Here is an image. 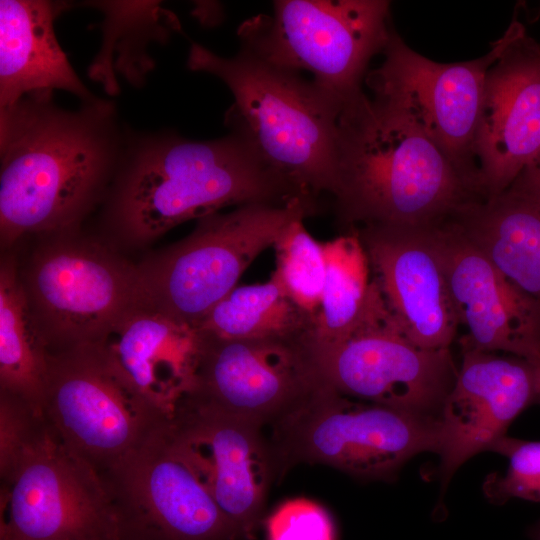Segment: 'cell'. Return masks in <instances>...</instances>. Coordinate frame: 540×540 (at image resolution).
I'll return each mask as SVG.
<instances>
[{"label":"cell","mask_w":540,"mask_h":540,"mask_svg":"<svg viewBox=\"0 0 540 540\" xmlns=\"http://www.w3.org/2000/svg\"><path fill=\"white\" fill-rule=\"evenodd\" d=\"M126 131L106 99L59 106L54 92L0 108V242L72 231L113 180Z\"/></svg>","instance_id":"1"},{"label":"cell","mask_w":540,"mask_h":540,"mask_svg":"<svg viewBox=\"0 0 540 540\" xmlns=\"http://www.w3.org/2000/svg\"><path fill=\"white\" fill-rule=\"evenodd\" d=\"M304 197L267 168L237 135L188 139L177 132L126 131L106 218L130 244L229 206H285Z\"/></svg>","instance_id":"2"},{"label":"cell","mask_w":540,"mask_h":540,"mask_svg":"<svg viewBox=\"0 0 540 540\" xmlns=\"http://www.w3.org/2000/svg\"><path fill=\"white\" fill-rule=\"evenodd\" d=\"M332 197L344 231L373 225L434 228L486 199L478 182L421 131L364 92L339 114Z\"/></svg>","instance_id":"3"},{"label":"cell","mask_w":540,"mask_h":540,"mask_svg":"<svg viewBox=\"0 0 540 540\" xmlns=\"http://www.w3.org/2000/svg\"><path fill=\"white\" fill-rule=\"evenodd\" d=\"M187 67L230 89L234 100L225 125L267 168L306 198L319 202L323 194L332 196L341 103L310 79L241 49L227 58L193 43Z\"/></svg>","instance_id":"4"},{"label":"cell","mask_w":540,"mask_h":540,"mask_svg":"<svg viewBox=\"0 0 540 540\" xmlns=\"http://www.w3.org/2000/svg\"><path fill=\"white\" fill-rule=\"evenodd\" d=\"M385 0H278L270 15L245 20L241 50L300 74L344 106L362 90L370 60L392 29Z\"/></svg>","instance_id":"5"},{"label":"cell","mask_w":540,"mask_h":540,"mask_svg":"<svg viewBox=\"0 0 540 540\" xmlns=\"http://www.w3.org/2000/svg\"><path fill=\"white\" fill-rule=\"evenodd\" d=\"M318 208L251 204L197 220L188 236L137 266L143 304L196 328L291 222Z\"/></svg>","instance_id":"6"},{"label":"cell","mask_w":540,"mask_h":540,"mask_svg":"<svg viewBox=\"0 0 540 540\" xmlns=\"http://www.w3.org/2000/svg\"><path fill=\"white\" fill-rule=\"evenodd\" d=\"M276 477L296 463L331 466L364 479H391L413 456L440 454L438 416L356 401L321 387L272 426Z\"/></svg>","instance_id":"7"},{"label":"cell","mask_w":540,"mask_h":540,"mask_svg":"<svg viewBox=\"0 0 540 540\" xmlns=\"http://www.w3.org/2000/svg\"><path fill=\"white\" fill-rule=\"evenodd\" d=\"M320 378L338 394L413 413L439 416L458 368L450 349L413 344L381 289L353 330L333 343L312 340Z\"/></svg>","instance_id":"8"},{"label":"cell","mask_w":540,"mask_h":540,"mask_svg":"<svg viewBox=\"0 0 540 540\" xmlns=\"http://www.w3.org/2000/svg\"><path fill=\"white\" fill-rule=\"evenodd\" d=\"M42 410L61 442L102 479L170 419L125 384L91 344L50 355Z\"/></svg>","instance_id":"9"},{"label":"cell","mask_w":540,"mask_h":540,"mask_svg":"<svg viewBox=\"0 0 540 540\" xmlns=\"http://www.w3.org/2000/svg\"><path fill=\"white\" fill-rule=\"evenodd\" d=\"M70 232L40 247L22 279L51 354L95 341L143 303L137 266Z\"/></svg>","instance_id":"10"},{"label":"cell","mask_w":540,"mask_h":540,"mask_svg":"<svg viewBox=\"0 0 540 540\" xmlns=\"http://www.w3.org/2000/svg\"><path fill=\"white\" fill-rule=\"evenodd\" d=\"M0 540H123L108 486L49 424L2 480Z\"/></svg>","instance_id":"11"},{"label":"cell","mask_w":540,"mask_h":540,"mask_svg":"<svg viewBox=\"0 0 540 540\" xmlns=\"http://www.w3.org/2000/svg\"><path fill=\"white\" fill-rule=\"evenodd\" d=\"M508 39L506 30L480 58L439 63L411 49L392 30L384 61L365 77L375 99L406 118L479 186L473 148L485 79Z\"/></svg>","instance_id":"12"},{"label":"cell","mask_w":540,"mask_h":540,"mask_svg":"<svg viewBox=\"0 0 540 540\" xmlns=\"http://www.w3.org/2000/svg\"><path fill=\"white\" fill-rule=\"evenodd\" d=\"M172 440L232 527L252 540L276 478L263 426L188 393L170 418Z\"/></svg>","instance_id":"13"},{"label":"cell","mask_w":540,"mask_h":540,"mask_svg":"<svg viewBox=\"0 0 540 540\" xmlns=\"http://www.w3.org/2000/svg\"><path fill=\"white\" fill-rule=\"evenodd\" d=\"M200 335L195 385L189 393L226 412L263 427L273 426L324 386L313 357L314 336L228 339Z\"/></svg>","instance_id":"14"},{"label":"cell","mask_w":540,"mask_h":540,"mask_svg":"<svg viewBox=\"0 0 540 540\" xmlns=\"http://www.w3.org/2000/svg\"><path fill=\"white\" fill-rule=\"evenodd\" d=\"M168 423L107 473L123 540H237L175 446Z\"/></svg>","instance_id":"15"},{"label":"cell","mask_w":540,"mask_h":540,"mask_svg":"<svg viewBox=\"0 0 540 540\" xmlns=\"http://www.w3.org/2000/svg\"><path fill=\"white\" fill-rule=\"evenodd\" d=\"M489 68L474 140L485 198L507 190L540 150V44L512 21Z\"/></svg>","instance_id":"16"},{"label":"cell","mask_w":540,"mask_h":540,"mask_svg":"<svg viewBox=\"0 0 540 540\" xmlns=\"http://www.w3.org/2000/svg\"><path fill=\"white\" fill-rule=\"evenodd\" d=\"M349 230L358 235L374 279L403 334L423 349H449L459 321L436 227L373 225Z\"/></svg>","instance_id":"17"},{"label":"cell","mask_w":540,"mask_h":540,"mask_svg":"<svg viewBox=\"0 0 540 540\" xmlns=\"http://www.w3.org/2000/svg\"><path fill=\"white\" fill-rule=\"evenodd\" d=\"M460 345L462 363L439 414L443 487L472 456L492 451L513 420L539 400V363Z\"/></svg>","instance_id":"18"},{"label":"cell","mask_w":540,"mask_h":540,"mask_svg":"<svg viewBox=\"0 0 540 540\" xmlns=\"http://www.w3.org/2000/svg\"><path fill=\"white\" fill-rule=\"evenodd\" d=\"M436 236L459 326L460 344L540 363V302L511 284L450 222Z\"/></svg>","instance_id":"19"},{"label":"cell","mask_w":540,"mask_h":540,"mask_svg":"<svg viewBox=\"0 0 540 540\" xmlns=\"http://www.w3.org/2000/svg\"><path fill=\"white\" fill-rule=\"evenodd\" d=\"M88 344L125 384L168 417L194 388L200 332L143 303Z\"/></svg>","instance_id":"20"},{"label":"cell","mask_w":540,"mask_h":540,"mask_svg":"<svg viewBox=\"0 0 540 540\" xmlns=\"http://www.w3.org/2000/svg\"><path fill=\"white\" fill-rule=\"evenodd\" d=\"M74 4L47 0L0 1V108L23 96L63 90L81 103L100 98L83 84L57 41L55 19Z\"/></svg>","instance_id":"21"},{"label":"cell","mask_w":540,"mask_h":540,"mask_svg":"<svg viewBox=\"0 0 540 540\" xmlns=\"http://www.w3.org/2000/svg\"><path fill=\"white\" fill-rule=\"evenodd\" d=\"M516 288L540 302V200L510 186L449 221Z\"/></svg>","instance_id":"22"},{"label":"cell","mask_w":540,"mask_h":540,"mask_svg":"<svg viewBox=\"0 0 540 540\" xmlns=\"http://www.w3.org/2000/svg\"><path fill=\"white\" fill-rule=\"evenodd\" d=\"M82 6L103 14L101 47L88 67V77L115 96L120 88L117 76L141 87L155 67L148 47L165 43L181 26L161 1H84Z\"/></svg>","instance_id":"23"},{"label":"cell","mask_w":540,"mask_h":540,"mask_svg":"<svg viewBox=\"0 0 540 540\" xmlns=\"http://www.w3.org/2000/svg\"><path fill=\"white\" fill-rule=\"evenodd\" d=\"M50 351L12 256L0 266V392L42 410Z\"/></svg>","instance_id":"24"},{"label":"cell","mask_w":540,"mask_h":540,"mask_svg":"<svg viewBox=\"0 0 540 540\" xmlns=\"http://www.w3.org/2000/svg\"><path fill=\"white\" fill-rule=\"evenodd\" d=\"M228 339L308 338L315 319L300 309L271 275L263 283L236 286L196 327Z\"/></svg>","instance_id":"25"},{"label":"cell","mask_w":540,"mask_h":540,"mask_svg":"<svg viewBox=\"0 0 540 540\" xmlns=\"http://www.w3.org/2000/svg\"><path fill=\"white\" fill-rule=\"evenodd\" d=\"M325 281L314 341L333 343L350 333L380 291L370 280V264L354 230L323 242Z\"/></svg>","instance_id":"26"},{"label":"cell","mask_w":540,"mask_h":540,"mask_svg":"<svg viewBox=\"0 0 540 540\" xmlns=\"http://www.w3.org/2000/svg\"><path fill=\"white\" fill-rule=\"evenodd\" d=\"M303 220L291 222L274 244L276 268L271 275L286 295L316 321L325 281L324 247L306 230Z\"/></svg>","instance_id":"27"},{"label":"cell","mask_w":540,"mask_h":540,"mask_svg":"<svg viewBox=\"0 0 540 540\" xmlns=\"http://www.w3.org/2000/svg\"><path fill=\"white\" fill-rule=\"evenodd\" d=\"M508 458L503 475L487 477L483 490L494 503L511 498L540 503V441L504 437L492 449Z\"/></svg>","instance_id":"28"},{"label":"cell","mask_w":540,"mask_h":540,"mask_svg":"<svg viewBox=\"0 0 540 540\" xmlns=\"http://www.w3.org/2000/svg\"><path fill=\"white\" fill-rule=\"evenodd\" d=\"M43 412L24 400L0 392V475L6 479L24 452L47 429Z\"/></svg>","instance_id":"29"},{"label":"cell","mask_w":540,"mask_h":540,"mask_svg":"<svg viewBox=\"0 0 540 540\" xmlns=\"http://www.w3.org/2000/svg\"><path fill=\"white\" fill-rule=\"evenodd\" d=\"M267 540H336L328 511L305 498L287 500L266 519Z\"/></svg>","instance_id":"30"},{"label":"cell","mask_w":540,"mask_h":540,"mask_svg":"<svg viewBox=\"0 0 540 540\" xmlns=\"http://www.w3.org/2000/svg\"><path fill=\"white\" fill-rule=\"evenodd\" d=\"M511 186L540 200V150L525 166Z\"/></svg>","instance_id":"31"},{"label":"cell","mask_w":540,"mask_h":540,"mask_svg":"<svg viewBox=\"0 0 540 540\" xmlns=\"http://www.w3.org/2000/svg\"><path fill=\"white\" fill-rule=\"evenodd\" d=\"M528 534L532 540H540V521L529 529Z\"/></svg>","instance_id":"32"},{"label":"cell","mask_w":540,"mask_h":540,"mask_svg":"<svg viewBox=\"0 0 540 540\" xmlns=\"http://www.w3.org/2000/svg\"><path fill=\"white\" fill-rule=\"evenodd\" d=\"M539 400H540V363H539Z\"/></svg>","instance_id":"33"}]
</instances>
